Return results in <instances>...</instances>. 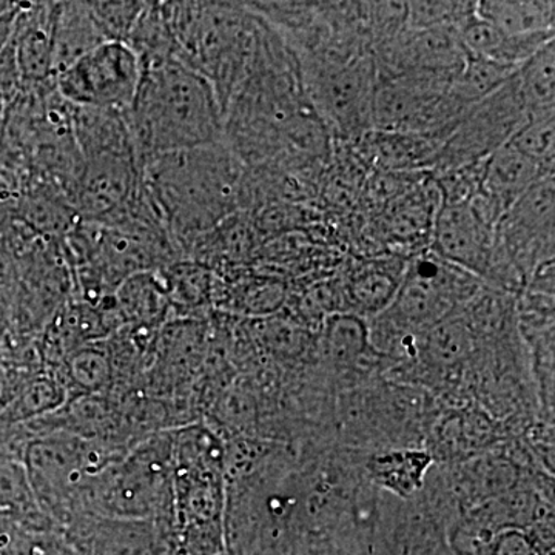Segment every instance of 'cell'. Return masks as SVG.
Masks as SVG:
<instances>
[{"label":"cell","mask_w":555,"mask_h":555,"mask_svg":"<svg viewBox=\"0 0 555 555\" xmlns=\"http://www.w3.org/2000/svg\"><path fill=\"white\" fill-rule=\"evenodd\" d=\"M75 555H167L166 521L80 514L62 528Z\"/></svg>","instance_id":"obj_12"},{"label":"cell","mask_w":555,"mask_h":555,"mask_svg":"<svg viewBox=\"0 0 555 555\" xmlns=\"http://www.w3.org/2000/svg\"><path fill=\"white\" fill-rule=\"evenodd\" d=\"M286 295V286L275 276L236 273L219 284L215 280L214 302H222L241 315H272L283 306Z\"/></svg>","instance_id":"obj_23"},{"label":"cell","mask_w":555,"mask_h":555,"mask_svg":"<svg viewBox=\"0 0 555 555\" xmlns=\"http://www.w3.org/2000/svg\"><path fill=\"white\" fill-rule=\"evenodd\" d=\"M225 454L201 426L171 430V514L167 555H228Z\"/></svg>","instance_id":"obj_3"},{"label":"cell","mask_w":555,"mask_h":555,"mask_svg":"<svg viewBox=\"0 0 555 555\" xmlns=\"http://www.w3.org/2000/svg\"><path fill=\"white\" fill-rule=\"evenodd\" d=\"M124 43L137 54L142 68L178 61L177 42L164 11V2H145Z\"/></svg>","instance_id":"obj_25"},{"label":"cell","mask_w":555,"mask_h":555,"mask_svg":"<svg viewBox=\"0 0 555 555\" xmlns=\"http://www.w3.org/2000/svg\"><path fill=\"white\" fill-rule=\"evenodd\" d=\"M371 332L363 318L356 313L338 312L324 320L323 345L324 356L335 363H350L364 356L369 346Z\"/></svg>","instance_id":"obj_28"},{"label":"cell","mask_w":555,"mask_h":555,"mask_svg":"<svg viewBox=\"0 0 555 555\" xmlns=\"http://www.w3.org/2000/svg\"><path fill=\"white\" fill-rule=\"evenodd\" d=\"M528 119L516 79L503 83L494 93L467 109L447 139L433 175L483 163L506 145Z\"/></svg>","instance_id":"obj_10"},{"label":"cell","mask_w":555,"mask_h":555,"mask_svg":"<svg viewBox=\"0 0 555 555\" xmlns=\"http://www.w3.org/2000/svg\"><path fill=\"white\" fill-rule=\"evenodd\" d=\"M54 11L56 2L24 3L17 13L13 40L24 89H36L54 80Z\"/></svg>","instance_id":"obj_17"},{"label":"cell","mask_w":555,"mask_h":555,"mask_svg":"<svg viewBox=\"0 0 555 555\" xmlns=\"http://www.w3.org/2000/svg\"><path fill=\"white\" fill-rule=\"evenodd\" d=\"M127 122L141 164L224 141V113L214 87L179 61L142 68Z\"/></svg>","instance_id":"obj_2"},{"label":"cell","mask_w":555,"mask_h":555,"mask_svg":"<svg viewBox=\"0 0 555 555\" xmlns=\"http://www.w3.org/2000/svg\"><path fill=\"white\" fill-rule=\"evenodd\" d=\"M22 3H13V2H0V17L10 16V14L16 13L20 11Z\"/></svg>","instance_id":"obj_36"},{"label":"cell","mask_w":555,"mask_h":555,"mask_svg":"<svg viewBox=\"0 0 555 555\" xmlns=\"http://www.w3.org/2000/svg\"><path fill=\"white\" fill-rule=\"evenodd\" d=\"M91 14L107 42H126L145 2H89Z\"/></svg>","instance_id":"obj_32"},{"label":"cell","mask_w":555,"mask_h":555,"mask_svg":"<svg viewBox=\"0 0 555 555\" xmlns=\"http://www.w3.org/2000/svg\"><path fill=\"white\" fill-rule=\"evenodd\" d=\"M113 299L120 321L131 327L156 328L170 310L163 270H149L127 278L116 288Z\"/></svg>","instance_id":"obj_21"},{"label":"cell","mask_w":555,"mask_h":555,"mask_svg":"<svg viewBox=\"0 0 555 555\" xmlns=\"http://www.w3.org/2000/svg\"><path fill=\"white\" fill-rule=\"evenodd\" d=\"M141 75V62L127 43L104 42L61 72L54 87L73 107L127 113Z\"/></svg>","instance_id":"obj_11"},{"label":"cell","mask_w":555,"mask_h":555,"mask_svg":"<svg viewBox=\"0 0 555 555\" xmlns=\"http://www.w3.org/2000/svg\"><path fill=\"white\" fill-rule=\"evenodd\" d=\"M516 79L528 116L547 115L555 108V42L545 43L517 68Z\"/></svg>","instance_id":"obj_27"},{"label":"cell","mask_w":555,"mask_h":555,"mask_svg":"<svg viewBox=\"0 0 555 555\" xmlns=\"http://www.w3.org/2000/svg\"><path fill=\"white\" fill-rule=\"evenodd\" d=\"M554 36H509L480 20L476 13L459 28L460 42L466 56L514 69L520 67L545 43L554 40Z\"/></svg>","instance_id":"obj_19"},{"label":"cell","mask_w":555,"mask_h":555,"mask_svg":"<svg viewBox=\"0 0 555 555\" xmlns=\"http://www.w3.org/2000/svg\"><path fill=\"white\" fill-rule=\"evenodd\" d=\"M142 179L179 257L243 211L246 167L224 141L150 159Z\"/></svg>","instance_id":"obj_1"},{"label":"cell","mask_w":555,"mask_h":555,"mask_svg":"<svg viewBox=\"0 0 555 555\" xmlns=\"http://www.w3.org/2000/svg\"><path fill=\"white\" fill-rule=\"evenodd\" d=\"M87 514L166 521L171 514V430L130 449L102 473Z\"/></svg>","instance_id":"obj_7"},{"label":"cell","mask_w":555,"mask_h":555,"mask_svg":"<svg viewBox=\"0 0 555 555\" xmlns=\"http://www.w3.org/2000/svg\"><path fill=\"white\" fill-rule=\"evenodd\" d=\"M408 30L456 28L476 13L477 2H406Z\"/></svg>","instance_id":"obj_30"},{"label":"cell","mask_w":555,"mask_h":555,"mask_svg":"<svg viewBox=\"0 0 555 555\" xmlns=\"http://www.w3.org/2000/svg\"><path fill=\"white\" fill-rule=\"evenodd\" d=\"M104 42L107 40L94 22L89 2H56L53 25L54 78Z\"/></svg>","instance_id":"obj_22"},{"label":"cell","mask_w":555,"mask_h":555,"mask_svg":"<svg viewBox=\"0 0 555 555\" xmlns=\"http://www.w3.org/2000/svg\"><path fill=\"white\" fill-rule=\"evenodd\" d=\"M69 127L83 159L101 155H129L138 158L127 113L69 105Z\"/></svg>","instance_id":"obj_20"},{"label":"cell","mask_w":555,"mask_h":555,"mask_svg":"<svg viewBox=\"0 0 555 555\" xmlns=\"http://www.w3.org/2000/svg\"><path fill=\"white\" fill-rule=\"evenodd\" d=\"M127 449L72 433L33 438L22 452V466L40 513L57 528L89 511L91 492L102 473Z\"/></svg>","instance_id":"obj_5"},{"label":"cell","mask_w":555,"mask_h":555,"mask_svg":"<svg viewBox=\"0 0 555 555\" xmlns=\"http://www.w3.org/2000/svg\"><path fill=\"white\" fill-rule=\"evenodd\" d=\"M554 175H547L496 222L495 268L528 286L540 266L554 261Z\"/></svg>","instance_id":"obj_9"},{"label":"cell","mask_w":555,"mask_h":555,"mask_svg":"<svg viewBox=\"0 0 555 555\" xmlns=\"http://www.w3.org/2000/svg\"><path fill=\"white\" fill-rule=\"evenodd\" d=\"M298 62L306 93L331 134L350 142L371 130L377 80L374 54L345 62Z\"/></svg>","instance_id":"obj_8"},{"label":"cell","mask_w":555,"mask_h":555,"mask_svg":"<svg viewBox=\"0 0 555 555\" xmlns=\"http://www.w3.org/2000/svg\"><path fill=\"white\" fill-rule=\"evenodd\" d=\"M170 309L179 315L201 312L214 302L215 276L211 270L192 259L175 261L163 269Z\"/></svg>","instance_id":"obj_26"},{"label":"cell","mask_w":555,"mask_h":555,"mask_svg":"<svg viewBox=\"0 0 555 555\" xmlns=\"http://www.w3.org/2000/svg\"><path fill=\"white\" fill-rule=\"evenodd\" d=\"M69 374L83 389L100 390L112 377L108 353L98 349L79 350L69 363Z\"/></svg>","instance_id":"obj_33"},{"label":"cell","mask_w":555,"mask_h":555,"mask_svg":"<svg viewBox=\"0 0 555 555\" xmlns=\"http://www.w3.org/2000/svg\"><path fill=\"white\" fill-rule=\"evenodd\" d=\"M429 459L425 454H392L375 460L372 465L374 476L397 491L398 494L408 495L422 483L423 470Z\"/></svg>","instance_id":"obj_31"},{"label":"cell","mask_w":555,"mask_h":555,"mask_svg":"<svg viewBox=\"0 0 555 555\" xmlns=\"http://www.w3.org/2000/svg\"><path fill=\"white\" fill-rule=\"evenodd\" d=\"M488 555H537V551L528 537L521 532L507 531L489 543Z\"/></svg>","instance_id":"obj_35"},{"label":"cell","mask_w":555,"mask_h":555,"mask_svg":"<svg viewBox=\"0 0 555 555\" xmlns=\"http://www.w3.org/2000/svg\"><path fill=\"white\" fill-rule=\"evenodd\" d=\"M437 255L489 284L494 268L495 224L477 210L473 201L440 204L433 229Z\"/></svg>","instance_id":"obj_13"},{"label":"cell","mask_w":555,"mask_h":555,"mask_svg":"<svg viewBox=\"0 0 555 555\" xmlns=\"http://www.w3.org/2000/svg\"><path fill=\"white\" fill-rule=\"evenodd\" d=\"M486 284L433 248L409 259L392 305L379 313V331L418 337L466 308Z\"/></svg>","instance_id":"obj_6"},{"label":"cell","mask_w":555,"mask_h":555,"mask_svg":"<svg viewBox=\"0 0 555 555\" xmlns=\"http://www.w3.org/2000/svg\"><path fill=\"white\" fill-rule=\"evenodd\" d=\"M547 175H554V171L543 169L507 142L485 160L480 189L473 204L496 225L526 190Z\"/></svg>","instance_id":"obj_15"},{"label":"cell","mask_w":555,"mask_h":555,"mask_svg":"<svg viewBox=\"0 0 555 555\" xmlns=\"http://www.w3.org/2000/svg\"><path fill=\"white\" fill-rule=\"evenodd\" d=\"M555 115L528 116L525 126L514 134L509 144L543 169L554 171Z\"/></svg>","instance_id":"obj_29"},{"label":"cell","mask_w":555,"mask_h":555,"mask_svg":"<svg viewBox=\"0 0 555 555\" xmlns=\"http://www.w3.org/2000/svg\"><path fill=\"white\" fill-rule=\"evenodd\" d=\"M408 262L398 258L364 259L347 272L343 291L358 317H378L396 298Z\"/></svg>","instance_id":"obj_18"},{"label":"cell","mask_w":555,"mask_h":555,"mask_svg":"<svg viewBox=\"0 0 555 555\" xmlns=\"http://www.w3.org/2000/svg\"><path fill=\"white\" fill-rule=\"evenodd\" d=\"M142 164L137 156L101 155L83 159L69 196L87 221H107L142 189Z\"/></svg>","instance_id":"obj_14"},{"label":"cell","mask_w":555,"mask_h":555,"mask_svg":"<svg viewBox=\"0 0 555 555\" xmlns=\"http://www.w3.org/2000/svg\"><path fill=\"white\" fill-rule=\"evenodd\" d=\"M441 134L369 130L357 138V155L369 166L387 173H422L434 170L447 144Z\"/></svg>","instance_id":"obj_16"},{"label":"cell","mask_w":555,"mask_h":555,"mask_svg":"<svg viewBox=\"0 0 555 555\" xmlns=\"http://www.w3.org/2000/svg\"><path fill=\"white\" fill-rule=\"evenodd\" d=\"M24 90L13 35L0 51V104L10 105Z\"/></svg>","instance_id":"obj_34"},{"label":"cell","mask_w":555,"mask_h":555,"mask_svg":"<svg viewBox=\"0 0 555 555\" xmlns=\"http://www.w3.org/2000/svg\"><path fill=\"white\" fill-rule=\"evenodd\" d=\"M178 61L204 76L222 113L257 54L264 21L247 3L164 2Z\"/></svg>","instance_id":"obj_4"},{"label":"cell","mask_w":555,"mask_h":555,"mask_svg":"<svg viewBox=\"0 0 555 555\" xmlns=\"http://www.w3.org/2000/svg\"><path fill=\"white\" fill-rule=\"evenodd\" d=\"M476 14L509 36L555 35L554 2H477Z\"/></svg>","instance_id":"obj_24"}]
</instances>
